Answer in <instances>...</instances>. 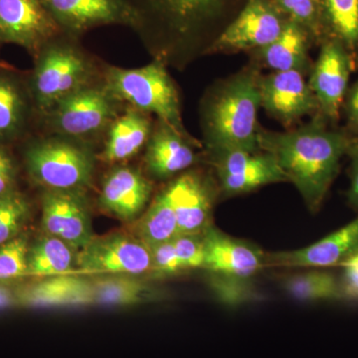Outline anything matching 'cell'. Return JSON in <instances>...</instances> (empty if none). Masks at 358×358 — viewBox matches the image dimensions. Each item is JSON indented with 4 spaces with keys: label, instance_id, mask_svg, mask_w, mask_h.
Segmentation results:
<instances>
[{
    "label": "cell",
    "instance_id": "obj_37",
    "mask_svg": "<svg viewBox=\"0 0 358 358\" xmlns=\"http://www.w3.org/2000/svg\"><path fill=\"white\" fill-rule=\"evenodd\" d=\"M16 167L8 152L0 147V196L15 192Z\"/></svg>",
    "mask_w": 358,
    "mask_h": 358
},
{
    "label": "cell",
    "instance_id": "obj_34",
    "mask_svg": "<svg viewBox=\"0 0 358 358\" xmlns=\"http://www.w3.org/2000/svg\"><path fill=\"white\" fill-rule=\"evenodd\" d=\"M341 114L345 117V126L343 129L346 133L352 136H358V78L348 87Z\"/></svg>",
    "mask_w": 358,
    "mask_h": 358
},
{
    "label": "cell",
    "instance_id": "obj_8",
    "mask_svg": "<svg viewBox=\"0 0 358 358\" xmlns=\"http://www.w3.org/2000/svg\"><path fill=\"white\" fill-rule=\"evenodd\" d=\"M222 196L233 197L268 185L288 182L273 155L263 150H224L207 152Z\"/></svg>",
    "mask_w": 358,
    "mask_h": 358
},
{
    "label": "cell",
    "instance_id": "obj_31",
    "mask_svg": "<svg viewBox=\"0 0 358 358\" xmlns=\"http://www.w3.org/2000/svg\"><path fill=\"white\" fill-rule=\"evenodd\" d=\"M27 239L17 236L0 246V280L16 279L28 275Z\"/></svg>",
    "mask_w": 358,
    "mask_h": 358
},
{
    "label": "cell",
    "instance_id": "obj_25",
    "mask_svg": "<svg viewBox=\"0 0 358 358\" xmlns=\"http://www.w3.org/2000/svg\"><path fill=\"white\" fill-rule=\"evenodd\" d=\"M326 39L350 52L358 68V0H320Z\"/></svg>",
    "mask_w": 358,
    "mask_h": 358
},
{
    "label": "cell",
    "instance_id": "obj_33",
    "mask_svg": "<svg viewBox=\"0 0 358 358\" xmlns=\"http://www.w3.org/2000/svg\"><path fill=\"white\" fill-rule=\"evenodd\" d=\"M150 250L152 258L150 274L154 277H167L182 272L183 268L176 255L173 240L157 245Z\"/></svg>",
    "mask_w": 358,
    "mask_h": 358
},
{
    "label": "cell",
    "instance_id": "obj_36",
    "mask_svg": "<svg viewBox=\"0 0 358 358\" xmlns=\"http://www.w3.org/2000/svg\"><path fill=\"white\" fill-rule=\"evenodd\" d=\"M346 157L350 159V187L346 199L350 208L358 211V136H352Z\"/></svg>",
    "mask_w": 358,
    "mask_h": 358
},
{
    "label": "cell",
    "instance_id": "obj_6",
    "mask_svg": "<svg viewBox=\"0 0 358 358\" xmlns=\"http://www.w3.org/2000/svg\"><path fill=\"white\" fill-rule=\"evenodd\" d=\"M103 82L77 92L44 115L51 134L88 143L107 134L122 106Z\"/></svg>",
    "mask_w": 358,
    "mask_h": 358
},
{
    "label": "cell",
    "instance_id": "obj_23",
    "mask_svg": "<svg viewBox=\"0 0 358 358\" xmlns=\"http://www.w3.org/2000/svg\"><path fill=\"white\" fill-rule=\"evenodd\" d=\"M34 106L29 87L18 78L0 72V141L13 140L24 131Z\"/></svg>",
    "mask_w": 358,
    "mask_h": 358
},
{
    "label": "cell",
    "instance_id": "obj_32",
    "mask_svg": "<svg viewBox=\"0 0 358 358\" xmlns=\"http://www.w3.org/2000/svg\"><path fill=\"white\" fill-rule=\"evenodd\" d=\"M173 243L183 271L203 268V234H179Z\"/></svg>",
    "mask_w": 358,
    "mask_h": 358
},
{
    "label": "cell",
    "instance_id": "obj_4",
    "mask_svg": "<svg viewBox=\"0 0 358 358\" xmlns=\"http://www.w3.org/2000/svg\"><path fill=\"white\" fill-rule=\"evenodd\" d=\"M53 38L38 52L30 79L33 103L41 115L77 92L103 82V70L71 42Z\"/></svg>",
    "mask_w": 358,
    "mask_h": 358
},
{
    "label": "cell",
    "instance_id": "obj_21",
    "mask_svg": "<svg viewBox=\"0 0 358 358\" xmlns=\"http://www.w3.org/2000/svg\"><path fill=\"white\" fill-rule=\"evenodd\" d=\"M152 129L150 115L126 107L108 129L99 159L107 164L131 159L147 145Z\"/></svg>",
    "mask_w": 358,
    "mask_h": 358
},
{
    "label": "cell",
    "instance_id": "obj_13",
    "mask_svg": "<svg viewBox=\"0 0 358 358\" xmlns=\"http://www.w3.org/2000/svg\"><path fill=\"white\" fill-rule=\"evenodd\" d=\"M58 30L41 0H0V41L20 45L36 56Z\"/></svg>",
    "mask_w": 358,
    "mask_h": 358
},
{
    "label": "cell",
    "instance_id": "obj_10",
    "mask_svg": "<svg viewBox=\"0 0 358 358\" xmlns=\"http://www.w3.org/2000/svg\"><path fill=\"white\" fill-rule=\"evenodd\" d=\"M285 25L280 14L265 0H249L204 55L261 50L280 36Z\"/></svg>",
    "mask_w": 358,
    "mask_h": 358
},
{
    "label": "cell",
    "instance_id": "obj_14",
    "mask_svg": "<svg viewBox=\"0 0 358 358\" xmlns=\"http://www.w3.org/2000/svg\"><path fill=\"white\" fill-rule=\"evenodd\" d=\"M45 233L67 242L79 251L91 241V218L83 192L45 190L42 195Z\"/></svg>",
    "mask_w": 358,
    "mask_h": 358
},
{
    "label": "cell",
    "instance_id": "obj_29",
    "mask_svg": "<svg viewBox=\"0 0 358 358\" xmlns=\"http://www.w3.org/2000/svg\"><path fill=\"white\" fill-rule=\"evenodd\" d=\"M291 21L303 26L319 43L326 40L320 0H277Z\"/></svg>",
    "mask_w": 358,
    "mask_h": 358
},
{
    "label": "cell",
    "instance_id": "obj_2",
    "mask_svg": "<svg viewBox=\"0 0 358 358\" xmlns=\"http://www.w3.org/2000/svg\"><path fill=\"white\" fill-rule=\"evenodd\" d=\"M260 68L254 62L207 90L200 103V124L206 152L260 150Z\"/></svg>",
    "mask_w": 358,
    "mask_h": 358
},
{
    "label": "cell",
    "instance_id": "obj_11",
    "mask_svg": "<svg viewBox=\"0 0 358 358\" xmlns=\"http://www.w3.org/2000/svg\"><path fill=\"white\" fill-rule=\"evenodd\" d=\"M259 88L261 108L285 128H293L303 117L319 114L317 99L303 73L288 71L262 75Z\"/></svg>",
    "mask_w": 358,
    "mask_h": 358
},
{
    "label": "cell",
    "instance_id": "obj_16",
    "mask_svg": "<svg viewBox=\"0 0 358 358\" xmlns=\"http://www.w3.org/2000/svg\"><path fill=\"white\" fill-rule=\"evenodd\" d=\"M205 270L228 279L247 280L265 267L266 254L253 245L221 232L213 225L203 233Z\"/></svg>",
    "mask_w": 358,
    "mask_h": 358
},
{
    "label": "cell",
    "instance_id": "obj_30",
    "mask_svg": "<svg viewBox=\"0 0 358 358\" xmlns=\"http://www.w3.org/2000/svg\"><path fill=\"white\" fill-rule=\"evenodd\" d=\"M28 215L29 204L20 193L0 196V246L17 237Z\"/></svg>",
    "mask_w": 358,
    "mask_h": 358
},
{
    "label": "cell",
    "instance_id": "obj_35",
    "mask_svg": "<svg viewBox=\"0 0 358 358\" xmlns=\"http://www.w3.org/2000/svg\"><path fill=\"white\" fill-rule=\"evenodd\" d=\"M343 275L339 279L343 301H358V254L343 266Z\"/></svg>",
    "mask_w": 358,
    "mask_h": 358
},
{
    "label": "cell",
    "instance_id": "obj_5",
    "mask_svg": "<svg viewBox=\"0 0 358 358\" xmlns=\"http://www.w3.org/2000/svg\"><path fill=\"white\" fill-rule=\"evenodd\" d=\"M25 159L30 176L46 190L84 192L91 183L94 155L81 141L51 134L33 143Z\"/></svg>",
    "mask_w": 358,
    "mask_h": 358
},
{
    "label": "cell",
    "instance_id": "obj_3",
    "mask_svg": "<svg viewBox=\"0 0 358 358\" xmlns=\"http://www.w3.org/2000/svg\"><path fill=\"white\" fill-rule=\"evenodd\" d=\"M106 88L117 100L167 124L185 138L195 140L183 124L180 100L173 78L162 61H152L143 67L106 66L103 69Z\"/></svg>",
    "mask_w": 358,
    "mask_h": 358
},
{
    "label": "cell",
    "instance_id": "obj_38",
    "mask_svg": "<svg viewBox=\"0 0 358 358\" xmlns=\"http://www.w3.org/2000/svg\"><path fill=\"white\" fill-rule=\"evenodd\" d=\"M17 303L16 294L6 287L0 286V310L13 307Z\"/></svg>",
    "mask_w": 358,
    "mask_h": 358
},
{
    "label": "cell",
    "instance_id": "obj_9",
    "mask_svg": "<svg viewBox=\"0 0 358 358\" xmlns=\"http://www.w3.org/2000/svg\"><path fill=\"white\" fill-rule=\"evenodd\" d=\"M319 57L310 69L308 86L319 105V114L333 126L341 117L350 75L357 69L350 52L334 39L320 44Z\"/></svg>",
    "mask_w": 358,
    "mask_h": 358
},
{
    "label": "cell",
    "instance_id": "obj_20",
    "mask_svg": "<svg viewBox=\"0 0 358 358\" xmlns=\"http://www.w3.org/2000/svg\"><path fill=\"white\" fill-rule=\"evenodd\" d=\"M18 305L27 308L81 307L95 305L91 281L79 275L48 277L16 294Z\"/></svg>",
    "mask_w": 358,
    "mask_h": 358
},
{
    "label": "cell",
    "instance_id": "obj_1",
    "mask_svg": "<svg viewBox=\"0 0 358 358\" xmlns=\"http://www.w3.org/2000/svg\"><path fill=\"white\" fill-rule=\"evenodd\" d=\"M350 140L345 129L333 126L320 114L299 128L285 131L260 128L258 133L260 150L273 155L312 213L322 208Z\"/></svg>",
    "mask_w": 358,
    "mask_h": 358
},
{
    "label": "cell",
    "instance_id": "obj_28",
    "mask_svg": "<svg viewBox=\"0 0 358 358\" xmlns=\"http://www.w3.org/2000/svg\"><path fill=\"white\" fill-rule=\"evenodd\" d=\"M282 287L301 301H343L339 279L324 271H308L285 278Z\"/></svg>",
    "mask_w": 358,
    "mask_h": 358
},
{
    "label": "cell",
    "instance_id": "obj_27",
    "mask_svg": "<svg viewBox=\"0 0 358 358\" xmlns=\"http://www.w3.org/2000/svg\"><path fill=\"white\" fill-rule=\"evenodd\" d=\"M95 305L133 306L152 301L160 293L148 286L134 275H99L91 281Z\"/></svg>",
    "mask_w": 358,
    "mask_h": 358
},
{
    "label": "cell",
    "instance_id": "obj_7",
    "mask_svg": "<svg viewBox=\"0 0 358 358\" xmlns=\"http://www.w3.org/2000/svg\"><path fill=\"white\" fill-rule=\"evenodd\" d=\"M152 265V250L126 233L93 237L77 254V272L95 277L150 274Z\"/></svg>",
    "mask_w": 358,
    "mask_h": 358
},
{
    "label": "cell",
    "instance_id": "obj_22",
    "mask_svg": "<svg viewBox=\"0 0 358 358\" xmlns=\"http://www.w3.org/2000/svg\"><path fill=\"white\" fill-rule=\"evenodd\" d=\"M310 39V33L303 26L289 21L274 42L254 53L256 63L273 72L299 71L307 74L313 66L308 53Z\"/></svg>",
    "mask_w": 358,
    "mask_h": 358
},
{
    "label": "cell",
    "instance_id": "obj_12",
    "mask_svg": "<svg viewBox=\"0 0 358 358\" xmlns=\"http://www.w3.org/2000/svg\"><path fill=\"white\" fill-rule=\"evenodd\" d=\"M178 218V235H201L212 226L217 181L200 171L181 174L169 185Z\"/></svg>",
    "mask_w": 358,
    "mask_h": 358
},
{
    "label": "cell",
    "instance_id": "obj_18",
    "mask_svg": "<svg viewBox=\"0 0 358 358\" xmlns=\"http://www.w3.org/2000/svg\"><path fill=\"white\" fill-rule=\"evenodd\" d=\"M196 140L185 138L157 121L145 145V164L150 176L166 179L183 173L199 160Z\"/></svg>",
    "mask_w": 358,
    "mask_h": 358
},
{
    "label": "cell",
    "instance_id": "obj_19",
    "mask_svg": "<svg viewBox=\"0 0 358 358\" xmlns=\"http://www.w3.org/2000/svg\"><path fill=\"white\" fill-rule=\"evenodd\" d=\"M46 10L57 23L72 33L94 26L120 22L131 18L122 0H41Z\"/></svg>",
    "mask_w": 358,
    "mask_h": 358
},
{
    "label": "cell",
    "instance_id": "obj_17",
    "mask_svg": "<svg viewBox=\"0 0 358 358\" xmlns=\"http://www.w3.org/2000/svg\"><path fill=\"white\" fill-rule=\"evenodd\" d=\"M152 192V183L140 171L133 167L117 166L103 178L99 204L110 215L129 222L140 216Z\"/></svg>",
    "mask_w": 358,
    "mask_h": 358
},
{
    "label": "cell",
    "instance_id": "obj_15",
    "mask_svg": "<svg viewBox=\"0 0 358 358\" xmlns=\"http://www.w3.org/2000/svg\"><path fill=\"white\" fill-rule=\"evenodd\" d=\"M358 254V216L310 246L266 254L265 267L324 268L343 266Z\"/></svg>",
    "mask_w": 358,
    "mask_h": 358
},
{
    "label": "cell",
    "instance_id": "obj_24",
    "mask_svg": "<svg viewBox=\"0 0 358 358\" xmlns=\"http://www.w3.org/2000/svg\"><path fill=\"white\" fill-rule=\"evenodd\" d=\"M78 250L57 237L46 234L28 250V275L37 277L75 274Z\"/></svg>",
    "mask_w": 358,
    "mask_h": 358
},
{
    "label": "cell",
    "instance_id": "obj_26",
    "mask_svg": "<svg viewBox=\"0 0 358 358\" xmlns=\"http://www.w3.org/2000/svg\"><path fill=\"white\" fill-rule=\"evenodd\" d=\"M136 233V237L150 249L178 236V218L169 185L157 195L138 219Z\"/></svg>",
    "mask_w": 358,
    "mask_h": 358
}]
</instances>
